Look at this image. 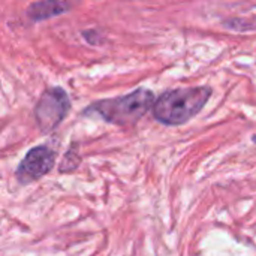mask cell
Returning <instances> with one entry per match:
<instances>
[{
    "label": "cell",
    "instance_id": "cell-1",
    "mask_svg": "<svg viewBox=\"0 0 256 256\" xmlns=\"http://www.w3.org/2000/svg\"><path fill=\"white\" fill-rule=\"evenodd\" d=\"M213 94L210 86L178 87L156 98L152 114L164 126H180L196 117Z\"/></svg>",
    "mask_w": 256,
    "mask_h": 256
},
{
    "label": "cell",
    "instance_id": "cell-2",
    "mask_svg": "<svg viewBox=\"0 0 256 256\" xmlns=\"http://www.w3.org/2000/svg\"><path fill=\"white\" fill-rule=\"evenodd\" d=\"M156 102L152 90L140 87L128 94L99 99L92 102L84 111L86 117H100L104 122L116 126H132L138 123Z\"/></svg>",
    "mask_w": 256,
    "mask_h": 256
},
{
    "label": "cell",
    "instance_id": "cell-3",
    "mask_svg": "<svg viewBox=\"0 0 256 256\" xmlns=\"http://www.w3.org/2000/svg\"><path fill=\"white\" fill-rule=\"evenodd\" d=\"M70 99L64 88L58 86L46 87L39 96L33 114L42 134L52 132L69 114Z\"/></svg>",
    "mask_w": 256,
    "mask_h": 256
},
{
    "label": "cell",
    "instance_id": "cell-4",
    "mask_svg": "<svg viewBox=\"0 0 256 256\" xmlns=\"http://www.w3.org/2000/svg\"><path fill=\"white\" fill-rule=\"evenodd\" d=\"M56 164V152L46 146H38L30 148L24 159L18 164L15 170V178L21 186H27L40 180L44 176L51 172Z\"/></svg>",
    "mask_w": 256,
    "mask_h": 256
},
{
    "label": "cell",
    "instance_id": "cell-5",
    "mask_svg": "<svg viewBox=\"0 0 256 256\" xmlns=\"http://www.w3.org/2000/svg\"><path fill=\"white\" fill-rule=\"evenodd\" d=\"M72 4L69 2L62 0H45V2H34L28 4L26 9V15L33 22H40L45 20H51L54 16L63 15L69 12Z\"/></svg>",
    "mask_w": 256,
    "mask_h": 256
},
{
    "label": "cell",
    "instance_id": "cell-6",
    "mask_svg": "<svg viewBox=\"0 0 256 256\" xmlns=\"http://www.w3.org/2000/svg\"><path fill=\"white\" fill-rule=\"evenodd\" d=\"M80 162H81V158H80V154H78V148H76V146H74V147H70V148L64 153L58 171L63 172V174L70 172V171H75L76 166L80 165Z\"/></svg>",
    "mask_w": 256,
    "mask_h": 256
},
{
    "label": "cell",
    "instance_id": "cell-7",
    "mask_svg": "<svg viewBox=\"0 0 256 256\" xmlns=\"http://www.w3.org/2000/svg\"><path fill=\"white\" fill-rule=\"evenodd\" d=\"M224 26L226 28L236 30V32H248V30H252L254 28V26L249 21H244V20H240V18L226 20V21H224Z\"/></svg>",
    "mask_w": 256,
    "mask_h": 256
},
{
    "label": "cell",
    "instance_id": "cell-8",
    "mask_svg": "<svg viewBox=\"0 0 256 256\" xmlns=\"http://www.w3.org/2000/svg\"><path fill=\"white\" fill-rule=\"evenodd\" d=\"M81 34H82V39H84L88 45L98 46V45H100V44L104 42V39H102L100 33H99V32H96V30H93V28L82 30V32H81Z\"/></svg>",
    "mask_w": 256,
    "mask_h": 256
},
{
    "label": "cell",
    "instance_id": "cell-9",
    "mask_svg": "<svg viewBox=\"0 0 256 256\" xmlns=\"http://www.w3.org/2000/svg\"><path fill=\"white\" fill-rule=\"evenodd\" d=\"M252 141H254V142H255V144H256V134H255V135H254V136H252Z\"/></svg>",
    "mask_w": 256,
    "mask_h": 256
}]
</instances>
